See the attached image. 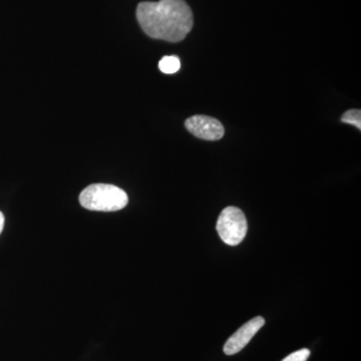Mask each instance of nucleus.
I'll use <instances>...</instances> for the list:
<instances>
[{
	"mask_svg": "<svg viewBox=\"0 0 361 361\" xmlns=\"http://www.w3.org/2000/svg\"><path fill=\"white\" fill-rule=\"evenodd\" d=\"M4 221H6V219H4V213L0 211V234H1L2 231H4Z\"/></svg>",
	"mask_w": 361,
	"mask_h": 361,
	"instance_id": "1a4fd4ad",
	"label": "nucleus"
},
{
	"mask_svg": "<svg viewBox=\"0 0 361 361\" xmlns=\"http://www.w3.org/2000/svg\"><path fill=\"white\" fill-rule=\"evenodd\" d=\"M265 324V319L261 316L253 318L250 322L245 323L243 326L240 327L231 337L226 341L224 345V353L226 355H234L240 353L251 339L255 336L259 330L262 329Z\"/></svg>",
	"mask_w": 361,
	"mask_h": 361,
	"instance_id": "39448f33",
	"label": "nucleus"
},
{
	"mask_svg": "<svg viewBox=\"0 0 361 361\" xmlns=\"http://www.w3.org/2000/svg\"><path fill=\"white\" fill-rule=\"evenodd\" d=\"M310 356V350L307 348L300 349L285 357L282 361H306Z\"/></svg>",
	"mask_w": 361,
	"mask_h": 361,
	"instance_id": "6e6552de",
	"label": "nucleus"
},
{
	"mask_svg": "<svg viewBox=\"0 0 361 361\" xmlns=\"http://www.w3.org/2000/svg\"><path fill=\"white\" fill-rule=\"evenodd\" d=\"M84 208L97 212H115L125 208L129 197L121 188L110 184H92L80 195Z\"/></svg>",
	"mask_w": 361,
	"mask_h": 361,
	"instance_id": "f03ea898",
	"label": "nucleus"
},
{
	"mask_svg": "<svg viewBox=\"0 0 361 361\" xmlns=\"http://www.w3.org/2000/svg\"><path fill=\"white\" fill-rule=\"evenodd\" d=\"M159 68L161 73L172 75L180 68V59L176 56H164L159 63Z\"/></svg>",
	"mask_w": 361,
	"mask_h": 361,
	"instance_id": "423d86ee",
	"label": "nucleus"
},
{
	"mask_svg": "<svg viewBox=\"0 0 361 361\" xmlns=\"http://www.w3.org/2000/svg\"><path fill=\"white\" fill-rule=\"evenodd\" d=\"M341 121L349 125L355 126L358 130H361V113L360 110H349L342 116Z\"/></svg>",
	"mask_w": 361,
	"mask_h": 361,
	"instance_id": "0eeeda50",
	"label": "nucleus"
},
{
	"mask_svg": "<svg viewBox=\"0 0 361 361\" xmlns=\"http://www.w3.org/2000/svg\"><path fill=\"white\" fill-rule=\"evenodd\" d=\"M248 225L245 214L237 207H227L217 221V232L221 240L230 246H237L246 237Z\"/></svg>",
	"mask_w": 361,
	"mask_h": 361,
	"instance_id": "7ed1b4c3",
	"label": "nucleus"
},
{
	"mask_svg": "<svg viewBox=\"0 0 361 361\" xmlns=\"http://www.w3.org/2000/svg\"><path fill=\"white\" fill-rule=\"evenodd\" d=\"M137 18L149 37L170 42L184 39L194 25L193 13L185 0L141 2Z\"/></svg>",
	"mask_w": 361,
	"mask_h": 361,
	"instance_id": "f257e3e1",
	"label": "nucleus"
},
{
	"mask_svg": "<svg viewBox=\"0 0 361 361\" xmlns=\"http://www.w3.org/2000/svg\"><path fill=\"white\" fill-rule=\"evenodd\" d=\"M187 130L195 137L206 141H218L225 134L224 127L217 118L208 116H194L185 123Z\"/></svg>",
	"mask_w": 361,
	"mask_h": 361,
	"instance_id": "20e7f679",
	"label": "nucleus"
}]
</instances>
